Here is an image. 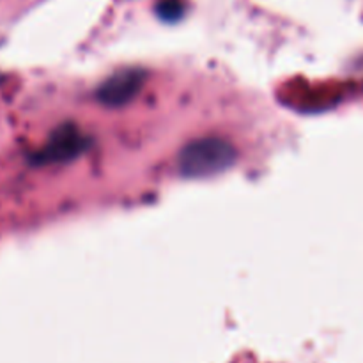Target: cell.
Masks as SVG:
<instances>
[{"mask_svg":"<svg viewBox=\"0 0 363 363\" xmlns=\"http://www.w3.org/2000/svg\"><path fill=\"white\" fill-rule=\"evenodd\" d=\"M238 151L222 137H204L191 140L181 149L177 167L184 177L206 179L225 172L236 163Z\"/></svg>","mask_w":363,"mask_h":363,"instance_id":"6da1fadb","label":"cell"},{"mask_svg":"<svg viewBox=\"0 0 363 363\" xmlns=\"http://www.w3.org/2000/svg\"><path fill=\"white\" fill-rule=\"evenodd\" d=\"M89 138L73 123H64L50 133L46 144L34 155V163H66L78 158L87 149Z\"/></svg>","mask_w":363,"mask_h":363,"instance_id":"7a4b0ae2","label":"cell"},{"mask_svg":"<svg viewBox=\"0 0 363 363\" xmlns=\"http://www.w3.org/2000/svg\"><path fill=\"white\" fill-rule=\"evenodd\" d=\"M145 84V73L137 67L121 69L106 78L98 89V99L106 106H124L137 98Z\"/></svg>","mask_w":363,"mask_h":363,"instance_id":"3957f363","label":"cell"},{"mask_svg":"<svg viewBox=\"0 0 363 363\" xmlns=\"http://www.w3.org/2000/svg\"><path fill=\"white\" fill-rule=\"evenodd\" d=\"M156 13L165 21H177L184 14L183 0H160Z\"/></svg>","mask_w":363,"mask_h":363,"instance_id":"277c9868","label":"cell"}]
</instances>
